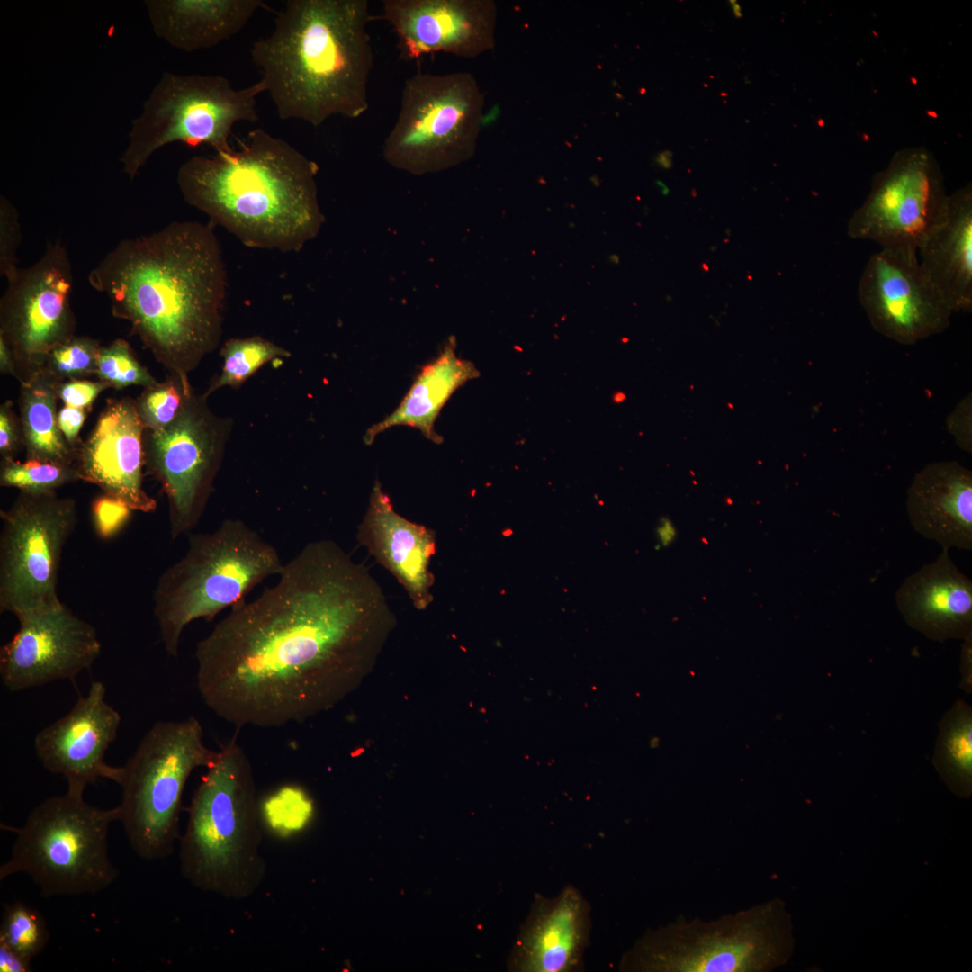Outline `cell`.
I'll use <instances>...</instances> for the list:
<instances>
[{"label":"cell","instance_id":"obj_38","mask_svg":"<svg viewBox=\"0 0 972 972\" xmlns=\"http://www.w3.org/2000/svg\"><path fill=\"white\" fill-rule=\"evenodd\" d=\"M23 448V433L20 416L11 400L0 406V454L2 459H15Z\"/></svg>","mask_w":972,"mask_h":972},{"label":"cell","instance_id":"obj_7","mask_svg":"<svg viewBox=\"0 0 972 972\" xmlns=\"http://www.w3.org/2000/svg\"><path fill=\"white\" fill-rule=\"evenodd\" d=\"M791 914L780 898L715 920L678 917L651 929L626 952V972H771L791 958Z\"/></svg>","mask_w":972,"mask_h":972},{"label":"cell","instance_id":"obj_20","mask_svg":"<svg viewBox=\"0 0 972 972\" xmlns=\"http://www.w3.org/2000/svg\"><path fill=\"white\" fill-rule=\"evenodd\" d=\"M145 428L135 400L109 399L77 450L79 479L125 502L132 510L153 512L157 501L143 487Z\"/></svg>","mask_w":972,"mask_h":972},{"label":"cell","instance_id":"obj_41","mask_svg":"<svg viewBox=\"0 0 972 972\" xmlns=\"http://www.w3.org/2000/svg\"><path fill=\"white\" fill-rule=\"evenodd\" d=\"M89 411L64 404L58 411V426L68 445L78 450L83 441L79 432Z\"/></svg>","mask_w":972,"mask_h":972},{"label":"cell","instance_id":"obj_4","mask_svg":"<svg viewBox=\"0 0 972 972\" xmlns=\"http://www.w3.org/2000/svg\"><path fill=\"white\" fill-rule=\"evenodd\" d=\"M366 0H287L250 55L282 120L314 127L369 108L373 53Z\"/></svg>","mask_w":972,"mask_h":972},{"label":"cell","instance_id":"obj_39","mask_svg":"<svg viewBox=\"0 0 972 972\" xmlns=\"http://www.w3.org/2000/svg\"><path fill=\"white\" fill-rule=\"evenodd\" d=\"M108 388L109 384L100 380L72 379L58 383V394L64 404L91 411L95 399Z\"/></svg>","mask_w":972,"mask_h":972},{"label":"cell","instance_id":"obj_27","mask_svg":"<svg viewBox=\"0 0 972 972\" xmlns=\"http://www.w3.org/2000/svg\"><path fill=\"white\" fill-rule=\"evenodd\" d=\"M455 345L454 338H450L437 356L422 366L396 410L366 430L365 444L396 426L415 428L432 442H443L434 428L436 419L453 393L479 375L472 363L457 356Z\"/></svg>","mask_w":972,"mask_h":972},{"label":"cell","instance_id":"obj_44","mask_svg":"<svg viewBox=\"0 0 972 972\" xmlns=\"http://www.w3.org/2000/svg\"><path fill=\"white\" fill-rule=\"evenodd\" d=\"M660 540L663 544H668L674 537L675 532L669 521L663 520V524L658 528Z\"/></svg>","mask_w":972,"mask_h":972},{"label":"cell","instance_id":"obj_11","mask_svg":"<svg viewBox=\"0 0 972 972\" xmlns=\"http://www.w3.org/2000/svg\"><path fill=\"white\" fill-rule=\"evenodd\" d=\"M482 107L468 73L415 74L405 81L397 120L384 140L385 160L418 176L464 162L474 152Z\"/></svg>","mask_w":972,"mask_h":972},{"label":"cell","instance_id":"obj_23","mask_svg":"<svg viewBox=\"0 0 972 972\" xmlns=\"http://www.w3.org/2000/svg\"><path fill=\"white\" fill-rule=\"evenodd\" d=\"M895 599L906 623L932 640L963 639L972 632V581L949 549L909 575Z\"/></svg>","mask_w":972,"mask_h":972},{"label":"cell","instance_id":"obj_8","mask_svg":"<svg viewBox=\"0 0 972 972\" xmlns=\"http://www.w3.org/2000/svg\"><path fill=\"white\" fill-rule=\"evenodd\" d=\"M119 819L118 806L98 808L83 795L67 791L45 799L14 829L16 838L11 857L0 867V880L25 873L43 897L105 889L119 875L108 855L109 827Z\"/></svg>","mask_w":972,"mask_h":972},{"label":"cell","instance_id":"obj_21","mask_svg":"<svg viewBox=\"0 0 972 972\" xmlns=\"http://www.w3.org/2000/svg\"><path fill=\"white\" fill-rule=\"evenodd\" d=\"M590 907L571 885L554 897L536 894L508 958L517 972H572L583 968Z\"/></svg>","mask_w":972,"mask_h":972},{"label":"cell","instance_id":"obj_1","mask_svg":"<svg viewBox=\"0 0 972 972\" xmlns=\"http://www.w3.org/2000/svg\"><path fill=\"white\" fill-rule=\"evenodd\" d=\"M278 576L196 645L200 696L238 728L283 726L328 706L392 619L368 568L332 540L310 542Z\"/></svg>","mask_w":972,"mask_h":972},{"label":"cell","instance_id":"obj_19","mask_svg":"<svg viewBox=\"0 0 972 972\" xmlns=\"http://www.w3.org/2000/svg\"><path fill=\"white\" fill-rule=\"evenodd\" d=\"M382 6L404 59L434 52L473 57L493 45L496 12L490 2L383 0Z\"/></svg>","mask_w":972,"mask_h":972},{"label":"cell","instance_id":"obj_2","mask_svg":"<svg viewBox=\"0 0 972 972\" xmlns=\"http://www.w3.org/2000/svg\"><path fill=\"white\" fill-rule=\"evenodd\" d=\"M88 282L154 358L184 380L220 345L228 276L210 222L176 220L123 239Z\"/></svg>","mask_w":972,"mask_h":972},{"label":"cell","instance_id":"obj_42","mask_svg":"<svg viewBox=\"0 0 972 972\" xmlns=\"http://www.w3.org/2000/svg\"><path fill=\"white\" fill-rule=\"evenodd\" d=\"M31 970V960L0 942L1 972H27Z\"/></svg>","mask_w":972,"mask_h":972},{"label":"cell","instance_id":"obj_6","mask_svg":"<svg viewBox=\"0 0 972 972\" xmlns=\"http://www.w3.org/2000/svg\"><path fill=\"white\" fill-rule=\"evenodd\" d=\"M276 548L240 519H225L209 533L190 534L185 554L159 577L153 613L166 652L178 657L184 628L212 620L284 568Z\"/></svg>","mask_w":972,"mask_h":972},{"label":"cell","instance_id":"obj_5","mask_svg":"<svg viewBox=\"0 0 972 972\" xmlns=\"http://www.w3.org/2000/svg\"><path fill=\"white\" fill-rule=\"evenodd\" d=\"M180 842L182 876L194 886L229 899L251 896L266 864L252 767L233 738L219 751L195 789Z\"/></svg>","mask_w":972,"mask_h":972},{"label":"cell","instance_id":"obj_30","mask_svg":"<svg viewBox=\"0 0 972 972\" xmlns=\"http://www.w3.org/2000/svg\"><path fill=\"white\" fill-rule=\"evenodd\" d=\"M220 356L223 365L220 374L214 378L207 392L229 386L238 388L262 366L277 358L291 356L290 351L259 336L230 338L225 342Z\"/></svg>","mask_w":972,"mask_h":972},{"label":"cell","instance_id":"obj_24","mask_svg":"<svg viewBox=\"0 0 972 972\" xmlns=\"http://www.w3.org/2000/svg\"><path fill=\"white\" fill-rule=\"evenodd\" d=\"M914 529L942 548L972 549V472L958 461L927 464L907 489Z\"/></svg>","mask_w":972,"mask_h":972},{"label":"cell","instance_id":"obj_35","mask_svg":"<svg viewBox=\"0 0 972 972\" xmlns=\"http://www.w3.org/2000/svg\"><path fill=\"white\" fill-rule=\"evenodd\" d=\"M100 347L97 339L75 335L50 352L44 369L59 382L96 374Z\"/></svg>","mask_w":972,"mask_h":972},{"label":"cell","instance_id":"obj_14","mask_svg":"<svg viewBox=\"0 0 972 972\" xmlns=\"http://www.w3.org/2000/svg\"><path fill=\"white\" fill-rule=\"evenodd\" d=\"M0 299V338L9 346L20 383L40 372L48 355L76 334L73 272L68 250L49 242L40 258L20 268Z\"/></svg>","mask_w":972,"mask_h":972},{"label":"cell","instance_id":"obj_43","mask_svg":"<svg viewBox=\"0 0 972 972\" xmlns=\"http://www.w3.org/2000/svg\"><path fill=\"white\" fill-rule=\"evenodd\" d=\"M0 372L16 378V364L13 351L6 342L0 338Z\"/></svg>","mask_w":972,"mask_h":972},{"label":"cell","instance_id":"obj_25","mask_svg":"<svg viewBox=\"0 0 972 972\" xmlns=\"http://www.w3.org/2000/svg\"><path fill=\"white\" fill-rule=\"evenodd\" d=\"M920 266L952 312L972 308L971 184L948 194L918 248Z\"/></svg>","mask_w":972,"mask_h":972},{"label":"cell","instance_id":"obj_31","mask_svg":"<svg viewBox=\"0 0 972 972\" xmlns=\"http://www.w3.org/2000/svg\"><path fill=\"white\" fill-rule=\"evenodd\" d=\"M80 481L75 464L25 459H1L0 485L24 492L56 491L59 487Z\"/></svg>","mask_w":972,"mask_h":972},{"label":"cell","instance_id":"obj_3","mask_svg":"<svg viewBox=\"0 0 972 972\" xmlns=\"http://www.w3.org/2000/svg\"><path fill=\"white\" fill-rule=\"evenodd\" d=\"M317 173V164L289 142L257 128L238 149L189 158L176 181L189 205L243 245L297 252L324 221Z\"/></svg>","mask_w":972,"mask_h":972},{"label":"cell","instance_id":"obj_13","mask_svg":"<svg viewBox=\"0 0 972 972\" xmlns=\"http://www.w3.org/2000/svg\"><path fill=\"white\" fill-rule=\"evenodd\" d=\"M207 398L193 390L172 423L144 432L145 469L167 500L173 540L190 534L204 513L232 428Z\"/></svg>","mask_w":972,"mask_h":972},{"label":"cell","instance_id":"obj_45","mask_svg":"<svg viewBox=\"0 0 972 972\" xmlns=\"http://www.w3.org/2000/svg\"><path fill=\"white\" fill-rule=\"evenodd\" d=\"M734 13H735V15H736V16H740V15H739V14H741V12H740V6H739V5L737 4H734Z\"/></svg>","mask_w":972,"mask_h":972},{"label":"cell","instance_id":"obj_34","mask_svg":"<svg viewBox=\"0 0 972 972\" xmlns=\"http://www.w3.org/2000/svg\"><path fill=\"white\" fill-rule=\"evenodd\" d=\"M110 388L121 390L131 385L144 388L158 382L149 371L138 360L129 342L117 338L100 347L96 374Z\"/></svg>","mask_w":972,"mask_h":972},{"label":"cell","instance_id":"obj_10","mask_svg":"<svg viewBox=\"0 0 972 972\" xmlns=\"http://www.w3.org/2000/svg\"><path fill=\"white\" fill-rule=\"evenodd\" d=\"M266 90L262 80L235 89L222 76L164 73L132 122L124 172L133 180L153 153L174 142L231 152L233 127L259 120L256 99Z\"/></svg>","mask_w":972,"mask_h":972},{"label":"cell","instance_id":"obj_26","mask_svg":"<svg viewBox=\"0 0 972 972\" xmlns=\"http://www.w3.org/2000/svg\"><path fill=\"white\" fill-rule=\"evenodd\" d=\"M145 5L155 34L186 52L230 40L266 7L261 0H149Z\"/></svg>","mask_w":972,"mask_h":972},{"label":"cell","instance_id":"obj_33","mask_svg":"<svg viewBox=\"0 0 972 972\" xmlns=\"http://www.w3.org/2000/svg\"><path fill=\"white\" fill-rule=\"evenodd\" d=\"M50 934L40 912L22 903L5 906L0 926V942L32 960L49 942Z\"/></svg>","mask_w":972,"mask_h":972},{"label":"cell","instance_id":"obj_28","mask_svg":"<svg viewBox=\"0 0 972 972\" xmlns=\"http://www.w3.org/2000/svg\"><path fill=\"white\" fill-rule=\"evenodd\" d=\"M58 383L44 368L20 383L18 406L25 459L75 464L77 450L68 445L58 426Z\"/></svg>","mask_w":972,"mask_h":972},{"label":"cell","instance_id":"obj_37","mask_svg":"<svg viewBox=\"0 0 972 972\" xmlns=\"http://www.w3.org/2000/svg\"><path fill=\"white\" fill-rule=\"evenodd\" d=\"M96 534L108 539L115 536L129 520L132 509L122 500L103 493L91 505Z\"/></svg>","mask_w":972,"mask_h":972},{"label":"cell","instance_id":"obj_9","mask_svg":"<svg viewBox=\"0 0 972 972\" xmlns=\"http://www.w3.org/2000/svg\"><path fill=\"white\" fill-rule=\"evenodd\" d=\"M219 751L206 746L199 720L159 721L141 739L122 767L119 821L140 858L160 860L172 854L179 835L182 796L193 771L209 768Z\"/></svg>","mask_w":972,"mask_h":972},{"label":"cell","instance_id":"obj_32","mask_svg":"<svg viewBox=\"0 0 972 972\" xmlns=\"http://www.w3.org/2000/svg\"><path fill=\"white\" fill-rule=\"evenodd\" d=\"M193 390L189 380L171 373L165 381L144 388L135 403L145 430L158 431L172 423Z\"/></svg>","mask_w":972,"mask_h":972},{"label":"cell","instance_id":"obj_29","mask_svg":"<svg viewBox=\"0 0 972 972\" xmlns=\"http://www.w3.org/2000/svg\"><path fill=\"white\" fill-rule=\"evenodd\" d=\"M935 766L950 789L962 797L972 792V714L964 702H958L940 724Z\"/></svg>","mask_w":972,"mask_h":972},{"label":"cell","instance_id":"obj_18","mask_svg":"<svg viewBox=\"0 0 972 972\" xmlns=\"http://www.w3.org/2000/svg\"><path fill=\"white\" fill-rule=\"evenodd\" d=\"M106 688L93 681L62 717L40 730L34 749L41 765L67 781L68 792L83 795L99 778L118 782L122 767L105 762V753L115 741L121 715L105 698Z\"/></svg>","mask_w":972,"mask_h":972},{"label":"cell","instance_id":"obj_12","mask_svg":"<svg viewBox=\"0 0 972 972\" xmlns=\"http://www.w3.org/2000/svg\"><path fill=\"white\" fill-rule=\"evenodd\" d=\"M0 518L1 613L18 620L59 606L62 553L77 524L75 500L19 491Z\"/></svg>","mask_w":972,"mask_h":972},{"label":"cell","instance_id":"obj_36","mask_svg":"<svg viewBox=\"0 0 972 972\" xmlns=\"http://www.w3.org/2000/svg\"><path fill=\"white\" fill-rule=\"evenodd\" d=\"M22 228L19 213L4 196L0 199V274L7 282L17 274V251L22 242Z\"/></svg>","mask_w":972,"mask_h":972},{"label":"cell","instance_id":"obj_40","mask_svg":"<svg viewBox=\"0 0 972 972\" xmlns=\"http://www.w3.org/2000/svg\"><path fill=\"white\" fill-rule=\"evenodd\" d=\"M946 427L956 443L965 451L971 452V396H966L948 416Z\"/></svg>","mask_w":972,"mask_h":972},{"label":"cell","instance_id":"obj_17","mask_svg":"<svg viewBox=\"0 0 972 972\" xmlns=\"http://www.w3.org/2000/svg\"><path fill=\"white\" fill-rule=\"evenodd\" d=\"M18 622V631L0 649V676L11 692L73 680L101 653L95 628L64 603Z\"/></svg>","mask_w":972,"mask_h":972},{"label":"cell","instance_id":"obj_16","mask_svg":"<svg viewBox=\"0 0 972 972\" xmlns=\"http://www.w3.org/2000/svg\"><path fill=\"white\" fill-rule=\"evenodd\" d=\"M917 251L881 248L859 283L860 302L873 328L903 345L941 333L953 313L922 271Z\"/></svg>","mask_w":972,"mask_h":972},{"label":"cell","instance_id":"obj_22","mask_svg":"<svg viewBox=\"0 0 972 972\" xmlns=\"http://www.w3.org/2000/svg\"><path fill=\"white\" fill-rule=\"evenodd\" d=\"M356 539L403 587L414 607L424 610L434 600L431 560L436 552V532L400 515L376 481Z\"/></svg>","mask_w":972,"mask_h":972},{"label":"cell","instance_id":"obj_15","mask_svg":"<svg viewBox=\"0 0 972 972\" xmlns=\"http://www.w3.org/2000/svg\"><path fill=\"white\" fill-rule=\"evenodd\" d=\"M934 156L924 148L897 151L878 173L865 202L851 215L849 237L881 248L918 249L947 197Z\"/></svg>","mask_w":972,"mask_h":972}]
</instances>
